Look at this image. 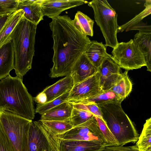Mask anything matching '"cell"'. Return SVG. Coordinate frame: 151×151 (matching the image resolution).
I'll return each mask as SVG.
<instances>
[{"mask_svg":"<svg viewBox=\"0 0 151 151\" xmlns=\"http://www.w3.org/2000/svg\"><path fill=\"white\" fill-rule=\"evenodd\" d=\"M53 41L52 78L70 75L74 65L85 52L91 41L80 32L67 15H59L49 23Z\"/></svg>","mask_w":151,"mask_h":151,"instance_id":"cell-1","label":"cell"},{"mask_svg":"<svg viewBox=\"0 0 151 151\" xmlns=\"http://www.w3.org/2000/svg\"><path fill=\"white\" fill-rule=\"evenodd\" d=\"M22 80L10 75L0 80V110L32 120L35 114L33 99Z\"/></svg>","mask_w":151,"mask_h":151,"instance_id":"cell-2","label":"cell"},{"mask_svg":"<svg viewBox=\"0 0 151 151\" xmlns=\"http://www.w3.org/2000/svg\"><path fill=\"white\" fill-rule=\"evenodd\" d=\"M37 26L23 16L10 36L13 43L15 73L21 78L32 68Z\"/></svg>","mask_w":151,"mask_h":151,"instance_id":"cell-3","label":"cell"},{"mask_svg":"<svg viewBox=\"0 0 151 151\" xmlns=\"http://www.w3.org/2000/svg\"><path fill=\"white\" fill-rule=\"evenodd\" d=\"M97 106L104 123L117 140L119 146L137 142L139 134L121 104L113 103Z\"/></svg>","mask_w":151,"mask_h":151,"instance_id":"cell-4","label":"cell"},{"mask_svg":"<svg viewBox=\"0 0 151 151\" xmlns=\"http://www.w3.org/2000/svg\"><path fill=\"white\" fill-rule=\"evenodd\" d=\"M32 121L0 110V125L15 151H29L28 134Z\"/></svg>","mask_w":151,"mask_h":151,"instance_id":"cell-5","label":"cell"},{"mask_svg":"<svg viewBox=\"0 0 151 151\" xmlns=\"http://www.w3.org/2000/svg\"><path fill=\"white\" fill-rule=\"evenodd\" d=\"M88 5L93 9L95 21L105 39V46L114 49L119 43L117 34L119 26L115 11L106 0H93L88 2Z\"/></svg>","mask_w":151,"mask_h":151,"instance_id":"cell-6","label":"cell"},{"mask_svg":"<svg viewBox=\"0 0 151 151\" xmlns=\"http://www.w3.org/2000/svg\"><path fill=\"white\" fill-rule=\"evenodd\" d=\"M112 58L120 68L126 70L137 69L146 64L144 56L133 39L119 42L112 51Z\"/></svg>","mask_w":151,"mask_h":151,"instance_id":"cell-7","label":"cell"},{"mask_svg":"<svg viewBox=\"0 0 151 151\" xmlns=\"http://www.w3.org/2000/svg\"><path fill=\"white\" fill-rule=\"evenodd\" d=\"M56 137L62 139L99 142L106 146V143L94 116L86 122L56 135Z\"/></svg>","mask_w":151,"mask_h":151,"instance_id":"cell-8","label":"cell"},{"mask_svg":"<svg viewBox=\"0 0 151 151\" xmlns=\"http://www.w3.org/2000/svg\"><path fill=\"white\" fill-rule=\"evenodd\" d=\"M29 151L47 150L59 145L58 139L39 120L32 122L28 134Z\"/></svg>","mask_w":151,"mask_h":151,"instance_id":"cell-9","label":"cell"},{"mask_svg":"<svg viewBox=\"0 0 151 151\" xmlns=\"http://www.w3.org/2000/svg\"><path fill=\"white\" fill-rule=\"evenodd\" d=\"M103 91L97 71L92 76L74 85L69 92L67 101L73 104L96 96Z\"/></svg>","mask_w":151,"mask_h":151,"instance_id":"cell-10","label":"cell"},{"mask_svg":"<svg viewBox=\"0 0 151 151\" xmlns=\"http://www.w3.org/2000/svg\"><path fill=\"white\" fill-rule=\"evenodd\" d=\"M120 68L111 55L104 60L98 69L100 84L103 91L109 90L117 81L121 74Z\"/></svg>","mask_w":151,"mask_h":151,"instance_id":"cell-11","label":"cell"},{"mask_svg":"<svg viewBox=\"0 0 151 151\" xmlns=\"http://www.w3.org/2000/svg\"><path fill=\"white\" fill-rule=\"evenodd\" d=\"M88 3L83 0H41L40 2L44 16L52 19L65 10Z\"/></svg>","mask_w":151,"mask_h":151,"instance_id":"cell-12","label":"cell"},{"mask_svg":"<svg viewBox=\"0 0 151 151\" xmlns=\"http://www.w3.org/2000/svg\"><path fill=\"white\" fill-rule=\"evenodd\" d=\"M58 139L60 151H101L105 147L99 142Z\"/></svg>","mask_w":151,"mask_h":151,"instance_id":"cell-13","label":"cell"},{"mask_svg":"<svg viewBox=\"0 0 151 151\" xmlns=\"http://www.w3.org/2000/svg\"><path fill=\"white\" fill-rule=\"evenodd\" d=\"M98 71V69L91 63L84 53L73 67L70 75L74 85L92 76Z\"/></svg>","mask_w":151,"mask_h":151,"instance_id":"cell-14","label":"cell"},{"mask_svg":"<svg viewBox=\"0 0 151 151\" xmlns=\"http://www.w3.org/2000/svg\"><path fill=\"white\" fill-rule=\"evenodd\" d=\"M17 10H22L23 16L32 23L37 25L44 16L41 6V0H18Z\"/></svg>","mask_w":151,"mask_h":151,"instance_id":"cell-15","label":"cell"},{"mask_svg":"<svg viewBox=\"0 0 151 151\" xmlns=\"http://www.w3.org/2000/svg\"><path fill=\"white\" fill-rule=\"evenodd\" d=\"M14 52L11 38L0 48V80L9 75L14 69Z\"/></svg>","mask_w":151,"mask_h":151,"instance_id":"cell-16","label":"cell"},{"mask_svg":"<svg viewBox=\"0 0 151 151\" xmlns=\"http://www.w3.org/2000/svg\"><path fill=\"white\" fill-rule=\"evenodd\" d=\"M74 85L73 79L69 75L59 80L53 84L47 87L42 91L47 96L46 103L70 91Z\"/></svg>","mask_w":151,"mask_h":151,"instance_id":"cell-17","label":"cell"},{"mask_svg":"<svg viewBox=\"0 0 151 151\" xmlns=\"http://www.w3.org/2000/svg\"><path fill=\"white\" fill-rule=\"evenodd\" d=\"M73 108L72 104L65 101L41 114L39 120L70 121Z\"/></svg>","mask_w":151,"mask_h":151,"instance_id":"cell-18","label":"cell"},{"mask_svg":"<svg viewBox=\"0 0 151 151\" xmlns=\"http://www.w3.org/2000/svg\"><path fill=\"white\" fill-rule=\"evenodd\" d=\"M85 53L97 69L104 60L111 55L107 53L105 45L102 42H99L95 40L91 41Z\"/></svg>","mask_w":151,"mask_h":151,"instance_id":"cell-19","label":"cell"},{"mask_svg":"<svg viewBox=\"0 0 151 151\" xmlns=\"http://www.w3.org/2000/svg\"><path fill=\"white\" fill-rule=\"evenodd\" d=\"M133 40L143 54L147 70L151 71V33L139 31L134 35Z\"/></svg>","mask_w":151,"mask_h":151,"instance_id":"cell-20","label":"cell"},{"mask_svg":"<svg viewBox=\"0 0 151 151\" xmlns=\"http://www.w3.org/2000/svg\"><path fill=\"white\" fill-rule=\"evenodd\" d=\"M72 22L74 27L82 34L86 36H93L94 21L86 14L78 11Z\"/></svg>","mask_w":151,"mask_h":151,"instance_id":"cell-21","label":"cell"},{"mask_svg":"<svg viewBox=\"0 0 151 151\" xmlns=\"http://www.w3.org/2000/svg\"><path fill=\"white\" fill-rule=\"evenodd\" d=\"M132 86L128 75V71L126 70L121 73L117 81L109 90L124 100L131 92Z\"/></svg>","mask_w":151,"mask_h":151,"instance_id":"cell-22","label":"cell"},{"mask_svg":"<svg viewBox=\"0 0 151 151\" xmlns=\"http://www.w3.org/2000/svg\"><path fill=\"white\" fill-rule=\"evenodd\" d=\"M123 100L113 92L109 90L104 91L103 92L93 97L72 104L93 103L97 105L113 103L121 104Z\"/></svg>","mask_w":151,"mask_h":151,"instance_id":"cell-23","label":"cell"},{"mask_svg":"<svg viewBox=\"0 0 151 151\" xmlns=\"http://www.w3.org/2000/svg\"><path fill=\"white\" fill-rule=\"evenodd\" d=\"M23 15V11L18 10L7 21L0 32V48L10 38V34Z\"/></svg>","mask_w":151,"mask_h":151,"instance_id":"cell-24","label":"cell"},{"mask_svg":"<svg viewBox=\"0 0 151 151\" xmlns=\"http://www.w3.org/2000/svg\"><path fill=\"white\" fill-rule=\"evenodd\" d=\"M136 145L139 151H151V118L146 120Z\"/></svg>","mask_w":151,"mask_h":151,"instance_id":"cell-25","label":"cell"},{"mask_svg":"<svg viewBox=\"0 0 151 151\" xmlns=\"http://www.w3.org/2000/svg\"><path fill=\"white\" fill-rule=\"evenodd\" d=\"M145 9L139 14L125 24L119 26L117 33L126 31L133 26L138 23L151 13V1L146 0L144 4Z\"/></svg>","mask_w":151,"mask_h":151,"instance_id":"cell-26","label":"cell"},{"mask_svg":"<svg viewBox=\"0 0 151 151\" xmlns=\"http://www.w3.org/2000/svg\"><path fill=\"white\" fill-rule=\"evenodd\" d=\"M39 120L55 135L64 133L73 127L70 121Z\"/></svg>","mask_w":151,"mask_h":151,"instance_id":"cell-27","label":"cell"},{"mask_svg":"<svg viewBox=\"0 0 151 151\" xmlns=\"http://www.w3.org/2000/svg\"><path fill=\"white\" fill-rule=\"evenodd\" d=\"M94 116L89 111L73 107L70 121L74 127L86 122Z\"/></svg>","mask_w":151,"mask_h":151,"instance_id":"cell-28","label":"cell"},{"mask_svg":"<svg viewBox=\"0 0 151 151\" xmlns=\"http://www.w3.org/2000/svg\"><path fill=\"white\" fill-rule=\"evenodd\" d=\"M69 92L66 93L56 99L43 104H37L35 113L41 115L49 110L67 101Z\"/></svg>","mask_w":151,"mask_h":151,"instance_id":"cell-29","label":"cell"},{"mask_svg":"<svg viewBox=\"0 0 151 151\" xmlns=\"http://www.w3.org/2000/svg\"><path fill=\"white\" fill-rule=\"evenodd\" d=\"M95 117L106 143V147L118 146L119 144L117 140L104 122L100 118L96 116Z\"/></svg>","mask_w":151,"mask_h":151,"instance_id":"cell-30","label":"cell"},{"mask_svg":"<svg viewBox=\"0 0 151 151\" xmlns=\"http://www.w3.org/2000/svg\"><path fill=\"white\" fill-rule=\"evenodd\" d=\"M18 0H0V15L13 13L17 11Z\"/></svg>","mask_w":151,"mask_h":151,"instance_id":"cell-31","label":"cell"},{"mask_svg":"<svg viewBox=\"0 0 151 151\" xmlns=\"http://www.w3.org/2000/svg\"><path fill=\"white\" fill-rule=\"evenodd\" d=\"M72 104L73 107L89 111L93 114L95 116L101 119L104 122L100 110L98 106L95 104L88 103L85 104L77 103Z\"/></svg>","mask_w":151,"mask_h":151,"instance_id":"cell-32","label":"cell"},{"mask_svg":"<svg viewBox=\"0 0 151 151\" xmlns=\"http://www.w3.org/2000/svg\"><path fill=\"white\" fill-rule=\"evenodd\" d=\"M0 151H15L0 125Z\"/></svg>","mask_w":151,"mask_h":151,"instance_id":"cell-33","label":"cell"},{"mask_svg":"<svg viewBox=\"0 0 151 151\" xmlns=\"http://www.w3.org/2000/svg\"><path fill=\"white\" fill-rule=\"evenodd\" d=\"M101 151H139L137 146H118L105 147Z\"/></svg>","mask_w":151,"mask_h":151,"instance_id":"cell-34","label":"cell"},{"mask_svg":"<svg viewBox=\"0 0 151 151\" xmlns=\"http://www.w3.org/2000/svg\"><path fill=\"white\" fill-rule=\"evenodd\" d=\"M132 30H138L144 33H151V26L142 21L128 29L126 32Z\"/></svg>","mask_w":151,"mask_h":151,"instance_id":"cell-35","label":"cell"},{"mask_svg":"<svg viewBox=\"0 0 151 151\" xmlns=\"http://www.w3.org/2000/svg\"><path fill=\"white\" fill-rule=\"evenodd\" d=\"M33 99L37 104H43L46 103L47 97L45 93L42 91Z\"/></svg>","mask_w":151,"mask_h":151,"instance_id":"cell-36","label":"cell"},{"mask_svg":"<svg viewBox=\"0 0 151 151\" xmlns=\"http://www.w3.org/2000/svg\"><path fill=\"white\" fill-rule=\"evenodd\" d=\"M14 13L3 15H0V32L7 21L12 16Z\"/></svg>","mask_w":151,"mask_h":151,"instance_id":"cell-37","label":"cell"},{"mask_svg":"<svg viewBox=\"0 0 151 151\" xmlns=\"http://www.w3.org/2000/svg\"><path fill=\"white\" fill-rule=\"evenodd\" d=\"M39 151H60L59 149V145L55 147H52L47 150H42Z\"/></svg>","mask_w":151,"mask_h":151,"instance_id":"cell-38","label":"cell"}]
</instances>
